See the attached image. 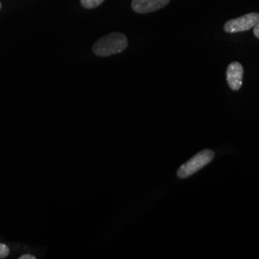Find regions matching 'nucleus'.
<instances>
[{"label": "nucleus", "instance_id": "nucleus-1", "mask_svg": "<svg viewBox=\"0 0 259 259\" xmlns=\"http://www.w3.org/2000/svg\"><path fill=\"white\" fill-rule=\"evenodd\" d=\"M128 47V38L118 32L108 34L93 45V53L98 57H109L123 52Z\"/></svg>", "mask_w": 259, "mask_h": 259}, {"label": "nucleus", "instance_id": "nucleus-2", "mask_svg": "<svg viewBox=\"0 0 259 259\" xmlns=\"http://www.w3.org/2000/svg\"><path fill=\"white\" fill-rule=\"evenodd\" d=\"M215 157V153L212 150H203L196 154L194 157L187 160L182 166L178 169L177 176L180 179H186L194 175L199 170L206 166Z\"/></svg>", "mask_w": 259, "mask_h": 259}, {"label": "nucleus", "instance_id": "nucleus-3", "mask_svg": "<svg viewBox=\"0 0 259 259\" xmlns=\"http://www.w3.org/2000/svg\"><path fill=\"white\" fill-rule=\"evenodd\" d=\"M259 22V14L250 13L236 19L227 21L224 25V30L227 33H240L249 31Z\"/></svg>", "mask_w": 259, "mask_h": 259}, {"label": "nucleus", "instance_id": "nucleus-4", "mask_svg": "<svg viewBox=\"0 0 259 259\" xmlns=\"http://www.w3.org/2000/svg\"><path fill=\"white\" fill-rule=\"evenodd\" d=\"M170 0H133L132 9L139 14H147L162 9Z\"/></svg>", "mask_w": 259, "mask_h": 259}, {"label": "nucleus", "instance_id": "nucleus-5", "mask_svg": "<svg viewBox=\"0 0 259 259\" xmlns=\"http://www.w3.org/2000/svg\"><path fill=\"white\" fill-rule=\"evenodd\" d=\"M244 68L238 62H232L227 68V82L232 91H239L243 83Z\"/></svg>", "mask_w": 259, "mask_h": 259}, {"label": "nucleus", "instance_id": "nucleus-6", "mask_svg": "<svg viewBox=\"0 0 259 259\" xmlns=\"http://www.w3.org/2000/svg\"><path fill=\"white\" fill-rule=\"evenodd\" d=\"M105 0H81V4L85 9H94L101 5Z\"/></svg>", "mask_w": 259, "mask_h": 259}, {"label": "nucleus", "instance_id": "nucleus-7", "mask_svg": "<svg viewBox=\"0 0 259 259\" xmlns=\"http://www.w3.org/2000/svg\"><path fill=\"white\" fill-rule=\"evenodd\" d=\"M10 249L8 246L0 243V259L5 258L9 255Z\"/></svg>", "mask_w": 259, "mask_h": 259}, {"label": "nucleus", "instance_id": "nucleus-8", "mask_svg": "<svg viewBox=\"0 0 259 259\" xmlns=\"http://www.w3.org/2000/svg\"><path fill=\"white\" fill-rule=\"evenodd\" d=\"M253 34L255 37L259 38V22H257L253 27Z\"/></svg>", "mask_w": 259, "mask_h": 259}, {"label": "nucleus", "instance_id": "nucleus-9", "mask_svg": "<svg viewBox=\"0 0 259 259\" xmlns=\"http://www.w3.org/2000/svg\"><path fill=\"white\" fill-rule=\"evenodd\" d=\"M19 259H36L35 255H30V254H24V255H21Z\"/></svg>", "mask_w": 259, "mask_h": 259}, {"label": "nucleus", "instance_id": "nucleus-10", "mask_svg": "<svg viewBox=\"0 0 259 259\" xmlns=\"http://www.w3.org/2000/svg\"><path fill=\"white\" fill-rule=\"evenodd\" d=\"M1 6H2V5H1V2H0V9H1Z\"/></svg>", "mask_w": 259, "mask_h": 259}]
</instances>
